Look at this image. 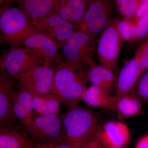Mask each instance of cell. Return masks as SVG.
<instances>
[{
	"instance_id": "obj_1",
	"label": "cell",
	"mask_w": 148,
	"mask_h": 148,
	"mask_svg": "<svg viewBox=\"0 0 148 148\" xmlns=\"http://www.w3.org/2000/svg\"><path fill=\"white\" fill-rule=\"evenodd\" d=\"M60 118L62 143L80 148H102L101 127L90 109L78 105L69 108Z\"/></svg>"
},
{
	"instance_id": "obj_2",
	"label": "cell",
	"mask_w": 148,
	"mask_h": 148,
	"mask_svg": "<svg viewBox=\"0 0 148 148\" xmlns=\"http://www.w3.org/2000/svg\"><path fill=\"white\" fill-rule=\"evenodd\" d=\"M88 72L66 61L59 62L54 70L51 93L68 108L78 106L87 88Z\"/></svg>"
},
{
	"instance_id": "obj_3",
	"label": "cell",
	"mask_w": 148,
	"mask_h": 148,
	"mask_svg": "<svg viewBox=\"0 0 148 148\" xmlns=\"http://www.w3.org/2000/svg\"><path fill=\"white\" fill-rule=\"evenodd\" d=\"M0 31L1 39L11 46H21L28 37L41 33L23 10L10 4L1 9Z\"/></svg>"
},
{
	"instance_id": "obj_4",
	"label": "cell",
	"mask_w": 148,
	"mask_h": 148,
	"mask_svg": "<svg viewBox=\"0 0 148 148\" xmlns=\"http://www.w3.org/2000/svg\"><path fill=\"white\" fill-rule=\"evenodd\" d=\"M95 36L87 31H76L63 44L65 61L88 71L93 65Z\"/></svg>"
},
{
	"instance_id": "obj_5",
	"label": "cell",
	"mask_w": 148,
	"mask_h": 148,
	"mask_svg": "<svg viewBox=\"0 0 148 148\" xmlns=\"http://www.w3.org/2000/svg\"><path fill=\"white\" fill-rule=\"evenodd\" d=\"M22 126L38 145L51 147L62 143L61 118L58 116L38 115Z\"/></svg>"
},
{
	"instance_id": "obj_6",
	"label": "cell",
	"mask_w": 148,
	"mask_h": 148,
	"mask_svg": "<svg viewBox=\"0 0 148 148\" xmlns=\"http://www.w3.org/2000/svg\"><path fill=\"white\" fill-rule=\"evenodd\" d=\"M117 19L112 21L98 40L97 54L101 65L114 72H119L118 62L123 41L117 27Z\"/></svg>"
},
{
	"instance_id": "obj_7",
	"label": "cell",
	"mask_w": 148,
	"mask_h": 148,
	"mask_svg": "<svg viewBox=\"0 0 148 148\" xmlns=\"http://www.w3.org/2000/svg\"><path fill=\"white\" fill-rule=\"evenodd\" d=\"M43 64L41 58L27 49L11 46L1 60V71L15 80L34 66Z\"/></svg>"
},
{
	"instance_id": "obj_8",
	"label": "cell",
	"mask_w": 148,
	"mask_h": 148,
	"mask_svg": "<svg viewBox=\"0 0 148 148\" xmlns=\"http://www.w3.org/2000/svg\"><path fill=\"white\" fill-rule=\"evenodd\" d=\"M55 68L53 65L44 64L34 66L16 80L18 89L28 91L33 96L51 93Z\"/></svg>"
},
{
	"instance_id": "obj_9",
	"label": "cell",
	"mask_w": 148,
	"mask_h": 148,
	"mask_svg": "<svg viewBox=\"0 0 148 148\" xmlns=\"http://www.w3.org/2000/svg\"><path fill=\"white\" fill-rule=\"evenodd\" d=\"M114 2L110 0L90 1L79 30L96 35L103 32L111 24Z\"/></svg>"
},
{
	"instance_id": "obj_10",
	"label": "cell",
	"mask_w": 148,
	"mask_h": 148,
	"mask_svg": "<svg viewBox=\"0 0 148 148\" xmlns=\"http://www.w3.org/2000/svg\"><path fill=\"white\" fill-rule=\"evenodd\" d=\"M34 25L42 33L60 45L64 44L76 32L75 29L77 28L62 18L53 10Z\"/></svg>"
},
{
	"instance_id": "obj_11",
	"label": "cell",
	"mask_w": 148,
	"mask_h": 148,
	"mask_svg": "<svg viewBox=\"0 0 148 148\" xmlns=\"http://www.w3.org/2000/svg\"><path fill=\"white\" fill-rule=\"evenodd\" d=\"M60 45L55 40L42 33L30 36L22 45L41 58L44 64L49 65H53L54 62L58 63Z\"/></svg>"
},
{
	"instance_id": "obj_12",
	"label": "cell",
	"mask_w": 148,
	"mask_h": 148,
	"mask_svg": "<svg viewBox=\"0 0 148 148\" xmlns=\"http://www.w3.org/2000/svg\"><path fill=\"white\" fill-rule=\"evenodd\" d=\"M14 80L1 71L0 75V125H16L19 122L14 113L12 100L16 93Z\"/></svg>"
},
{
	"instance_id": "obj_13",
	"label": "cell",
	"mask_w": 148,
	"mask_h": 148,
	"mask_svg": "<svg viewBox=\"0 0 148 148\" xmlns=\"http://www.w3.org/2000/svg\"><path fill=\"white\" fill-rule=\"evenodd\" d=\"M38 145L22 125H0V148H47Z\"/></svg>"
},
{
	"instance_id": "obj_14",
	"label": "cell",
	"mask_w": 148,
	"mask_h": 148,
	"mask_svg": "<svg viewBox=\"0 0 148 148\" xmlns=\"http://www.w3.org/2000/svg\"><path fill=\"white\" fill-rule=\"evenodd\" d=\"M130 138L128 127L121 122L109 121L101 128L100 142L102 148H123Z\"/></svg>"
},
{
	"instance_id": "obj_15",
	"label": "cell",
	"mask_w": 148,
	"mask_h": 148,
	"mask_svg": "<svg viewBox=\"0 0 148 148\" xmlns=\"http://www.w3.org/2000/svg\"><path fill=\"white\" fill-rule=\"evenodd\" d=\"M143 73L136 53L132 59L126 62L120 72L114 96L120 97L130 93Z\"/></svg>"
},
{
	"instance_id": "obj_16",
	"label": "cell",
	"mask_w": 148,
	"mask_h": 148,
	"mask_svg": "<svg viewBox=\"0 0 148 148\" xmlns=\"http://www.w3.org/2000/svg\"><path fill=\"white\" fill-rule=\"evenodd\" d=\"M89 1L85 0H55L53 10L62 18L78 28L83 19Z\"/></svg>"
},
{
	"instance_id": "obj_17",
	"label": "cell",
	"mask_w": 148,
	"mask_h": 148,
	"mask_svg": "<svg viewBox=\"0 0 148 148\" xmlns=\"http://www.w3.org/2000/svg\"><path fill=\"white\" fill-rule=\"evenodd\" d=\"M115 97L114 110L117 118L125 120L144 114L143 103L131 93Z\"/></svg>"
},
{
	"instance_id": "obj_18",
	"label": "cell",
	"mask_w": 148,
	"mask_h": 148,
	"mask_svg": "<svg viewBox=\"0 0 148 148\" xmlns=\"http://www.w3.org/2000/svg\"><path fill=\"white\" fill-rule=\"evenodd\" d=\"M88 81L111 94L116 89V75L103 66L94 65L88 72Z\"/></svg>"
},
{
	"instance_id": "obj_19",
	"label": "cell",
	"mask_w": 148,
	"mask_h": 148,
	"mask_svg": "<svg viewBox=\"0 0 148 148\" xmlns=\"http://www.w3.org/2000/svg\"><path fill=\"white\" fill-rule=\"evenodd\" d=\"M14 2L23 10L35 25L53 10L54 1L52 0H20Z\"/></svg>"
},
{
	"instance_id": "obj_20",
	"label": "cell",
	"mask_w": 148,
	"mask_h": 148,
	"mask_svg": "<svg viewBox=\"0 0 148 148\" xmlns=\"http://www.w3.org/2000/svg\"><path fill=\"white\" fill-rule=\"evenodd\" d=\"M115 97L108 92L95 86L87 88L83 97L82 100L91 107L114 110Z\"/></svg>"
},
{
	"instance_id": "obj_21",
	"label": "cell",
	"mask_w": 148,
	"mask_h": 148,
	"mask_svg": "<svg viewBox=\"0 0 148 148\" xmlns=\"http://www.w3.org/2000/svg\"><path fill=\"white\" fill-rule=\"evenodd\" d=\"M32 103L35 112L38 115H59L61 102L52 93L40 96H33Z\"/></svg>"
},
{
	"instance_id": "obj_22",
	"label": "cell",
	"mask_w": 148,
	"mask_h": 148,
	"mask_svg": "<svg viewBox=\"0 0 148 148\" xmlns=\"http://www.w3.org/2000/svg\"><path fill=\"white\" fill-rule=\"evenodd\" d=\"M130 93L136 96L143 104L148 105V70L141 74Z\"/></svg>"
},
{
	"instance_id": "obj_23",
	"label": "cell",
	"mask_w": 148,
	"mask_h": 148,
	"mask_svg": "<svg viewBox=\"0 0 148 148\" xmlns=\"http://www.w3.org/2000/svg\"><path fill=\"white\" fill-rule=\"evenodd\" d=\"M140 0H116V6L123 20H132Z\"/></svg>"
},
{
	"instance_id": "obj_24",
	"label": "cell",
	"mask_w": 148,
	"mask_h": 148,
	"mask_svg": "<svg viewBox=\"0 0 148 148\" xmlns=\"http://www.w3.org/2000/svg\"><path fill=\"white\" fill-rule=\"evenodd\" d=\"M117 27L124 41L134 42L136 27V23L134 20L117 19Z\"/></svg>"
},
{
	"instance_id": "obj_25",
	"label": "cell",
	"mask_w": 148,
	"mask_h": 148,
	"mask_svg": "<svg viewBox=\"0 0 148 148\" xmlns=\"http://www.w3.org/2000/svg\"><path fill=\"white\" fill-rule=\"evenodd\" d=\"M17 95L18 103L21 107L32 116L38 115V114L34 112V110L32 106L33 95L28 91L21 89H18Z\"/></svg>"
},
{
	"instance_id": "obj_26",
	"label": "cell",
	"mask_w": 148,
	"mask_h": 148,
	"mask_svg": "<svg viewBox=\"0 0 148 148\" xmlns=\"http://www.w3.org/2000/svg\"><path fill=\"white\" fill-rule=\"evenodd\" d=\"M148 34V13L136 23V34L134 41L143 39Z\"/></svg>"
},
{
	"instance_id": "obj_27",
	"label": "cell",
	"mask_w": 148,
	"mask_h": 148,
	"mask_svg": "<svg viewBox=\"0 0 148 148\" xmlns=\"http://www.w3.org/2000/svg\"><path fill=\"white\" fill-rule=\"evenodd\" d=\"M143 72L148 70V39L141 45L136 52Z\"/></svg>"
},
{
	"instance_id": "obj_28",
	"label": "cell",
	"mask_w": 148,
	"mask_h": 148,
	"mask_svg": "<svg viewBox=\"0 0 148 148\" xmlns=\"http://www.w3.org/2000/svg\"><path fill=\"white\" fill-rule=\"evenodd\" d=\"M148 13V0H140L135 16L132 20L136 23L138 20Z\"/></svg>"
},
{
	"instance_id": "obj_29",
	"label": "cell",
	"mask_w": 148,
	"mask_h": 148,
	"mask_svg": "<svg viewBox=\"0 0 148 148\" xmlns=\"http://www.w3.org/2000/svg\"><path fill=\"white\" fill-rule=\"evenodd\" d=\"M135 148H148V135L143 137L138 142Z\"/></svg>"
},
{
	"instance_id": "obj_30",
	"label": "cell",
	"mask_w": 148,
	"mask_h": 148,
	"mask_svg": "<svg viewBox=\"0 0 148 148\" xmlns=\"http://www.w3.org/2000/svg\"><path fill=\"white\" fill-rule=\"evenodd\" d=\"M47 148H80L77 146L66 144V143H61L56 145L53 147H49Z\"/></svg>"
},
{
	"instance_id": "obj_31",
	"label": "cell",
	"mask_w": 148,
	"mask_h": 148,
	"mask_svg": "<svg viewBox=\"0 0 148 148\" xmlns=\"http://www.w3.org/2000/svg\"></svg>"
}]
</instances>
